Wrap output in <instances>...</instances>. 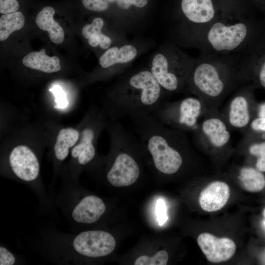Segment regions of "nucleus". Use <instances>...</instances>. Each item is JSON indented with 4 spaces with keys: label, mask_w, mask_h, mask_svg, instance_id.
Here are the masks:
<instances>
[{
    "label": "nucleus",
    "mask_w": 265,
    "mask_h": 265,
    "mask_svg": "<svg viewBox=\"0 0 265 265\" xmlns=\"http://www.w3.org/2000/svg\"><path fill=\"white\" fill-rule=\"evenodd\" d=\"M242 60L236 56L200 52L185 90L200 99L208 109H219L229 95L249 81Z\"/></svg>",
    "instance_id": "obj_1"
},
{
    "label": "nucleus",
    "mask_w": 265,
    "mask_h": 265,
    "mask_svg": "<svg viewBox=\"0 0 265 265\" xmlns=\"http://www.w3.org/2000/svg\"><path fill=\"white\" fill-rule=\"evenodd\" d=\"M251 22L240 12H229L174 41L200 52L243 58L251 51Z\"/></svg>",
    "instance_id": "obj_2"
},
{
    "label": "nucleus",
    "mask_w": 265,
    "mask_h": 265,
    "mask_svg": "<svg viewBox=\"0 0 265 265\" xmlns=\"http://www.w3.org/2000/svg\"><path fill=\"white\" fill-rule=\"evenodd\" d=\"M132 120L143 154L150 159L155 169L165 175L180 171L185 156L193 151L187 132L167 127L152 115Z\"/></svg>",
    "instance_id": "obj_3"
},
{
    "label": "nucleus",
    "mask_w": 265,
    "mask_h": 265,
    "mask_svg": "<svg viewBox=\"0 0 265 265\" xmlns=\"http://www.w3.org/2000/svg\"><path fill=\"white\" fill-rule=\"evenodd\" d=\"M168 93L148 68L123 73L110 95L109 115L113 120L151 115Z\"/></svg>",
    "instance_id": "obj_4"
},
{
    "label": "nucleus",
    "mask_w": 265,
    "mask_h": 265,
    "mask_svg": "<svg viewBox=\"0 0 265 265\" xmlns=\"http://www.w3.org/2000/svg\"><path fill=\"white\" fill-rule=\"evenodd\" d=\"M113 159L106 174L111 186L124 187L136 182L141 174L138 156L143 154L138 138L119 122L110 127Z\"/></svg>",
    "instance_id": "obj_5"
},
{
    "label": "nucleus",
    "mask_w": 265,
    "mask_h": 265,
    "mask_svg": "<svg viewBox=\"0 0 265 265\" xmlns=\"http://www.w3.org/2000/svg\"><path fill=\"white\" fill-rule=\"evenodd\" d=\"M195 60L172 42L153 54L148 68L164 90L177 93L185 90Z\"/></svg>",
    "instance_id": "obj_6"
},
{
    "label": "nucleus",
    "mask_w": 265,
    "mask_h": 265,
    "mask_svg": "<svg viewBox=\"0 0 265 265\" xmlns=\"http://www.w3.org/2000/svg\"><path fill=\"white\" fill-rule=\"evenodd\" d=\"M80 192L77 186L62 187L56 198V205L75 226L96 223L106 210L101 198L92 194L82 195Z\"/></svg>",
    "instance_id": "obj_7"
},
{
    "label": "nucleus",
    "mask_w": 265,
    "mask_h": 265,
    "mask_svg": "<svg viewBox=\"0 0 265 265\" xmlns=\"http://www.w3.org/2000/svg\"><path fill=\"white\" fill-rule=\"evenodd\" d=\"M211 110L196 97L163 102L151 114L170 128L191 132L202 117Z\"/></svg>",
    "instance_id": "obj_8"
},
{
    "label": "nucleus",
    "mask_w": 265,
    "mask_h": 265,
    "mask_svg": "<svg viewBox=\"0 0 265 265\" xmlns=\"http://www.w3.org/2000/svg\"><path fill=\"white\" fill-rule=\"evenodd\" d=\"M231 130L219 109L211 110L191 132L193 145L212 152L231 150Z\"/></svg>",
    "instance_id": "obj_9"
},
{
    "label": "nucleus",
    "mask_w": 265,
    "mask_h": 265,
    "mask_svg": "<svg viewBox=\"0 0 265 265\" xmlns=\"http://www.w3.org/2000/svg\"><path fill=\"white\" fill-rule=\"evenodd\" d=\"M9 164L14 175L28 185L39 198L42 204L50 209L52 206L45 187L38 183L40 163L36 155L28 147L19 145L11 152Z\"/></svg>",
    "instance_id": "obj_10"
},
{
    "label": "nucleus",
    "mask_w": 265,
    "mask_h": 265,
    "mask_svg": "<svg viewBox=\"0 0 265 265\" xmlns=\"http://www.w3.org/2000/svg\"><path fill=\"white\" fill-rule=\"evenodd\" d=\"M250 87L244 84L231 95L221 111L223 119L231 130L245 133L252 121L253 104Z\"/></svg>",
    "instance_id": "obj_11"
},
{
    "label": "nucleus",
    "mask_w": 265,
    "mask_h": 265,
    "mask_svg": "<svg viewBox=\"0 0 265 265\" xmlns=\"http://www.w3.org/2000/svg\"><path fill=\"white\" fill-rule=\"evenodd\" d=\"M197 243L208 261L217 263L227 261L235 254V243L227 238H218L207 233L200 234Z\"/></svg>",
    "instance_id": "obj_12"
},
{
    "label": "nucleus",
    "mask_w": 265,
    "mask_h": 265,
    "mask_svg": "<svg viewBox=\"0 0 265 265\" xmlns=\"http://www.w3.org/2000/svg\"><path fill=\"white\" fill-rule=\"evenodd\" d=\"M138 53V48L132 44L114 46L107 49L100 57L99 64L104 69L118 66L122 74Z\"/></svg>",
    "instance_id": "obj_13"
},
{
    "label": "nucleus",
    "mask_w": 265,
    "mask_h": 265,
    "mask_svg": "<svg viewBox=\"0 0 265 265\" xmlns=\"http://www.w3.org/2000/svg\"><path fill=\"white\" fill-rule=\"evenodd\" d=\"M230 188L225 183L216 181L209 184L201 192L199 203L201 208L207 212L221 209L230 197Z\"/></svg>",
    "instance_id": "obj_14"
},
{
    "label": "nucleus",
    "mask_w": 265,
    "mask_h": 265,
    "mask_svg": "<svg viewBox=\"0 0 265 265\" xmlns=\"http://www.w3.org/2000/svg\"><path fill=\"white\" fill-rule=\"evenodd\" d=\"M96 132L93 128L87 127L81 132L80 142L72 150V157L77 159L80 165H85L91 162L96 154L94 141Z\"/></svg>",
    "instance_id": "obj_15"
},
{
    "label": "nucleus",
    "mask_w": 265,
    "mask_h": 265,
    "mask_svg": "<svg viewBox=\"0 0 265 265\" xmlns=\"http://www.w3.org/2000/svg\"><path fill=\"white\" fill-rule=\"evenodd\" d=\"M148 3V0H82L86 9L95 12H103L114 6L125 13L132 8H144Z\"/></svg>",
    "instance_id": "obj_16"
},
{
    "label": "nucleus",
    "mask_w": 265,
    "mask_h": 265,
    "mask_svg": "<svg viewBox=\"0 0 265 265\" xmlns=\"http://www.w3.org/2000/svg\"><path fill=\"white\" fill-rule=\"evenodd\" d=\"M55 10L51 6L44 7L37 15L35 22L41 29L47 31L50 40L54 43H62L64 32L61 26L54 20Z\"/></svg>",
    "instance_id": "obj_17"
},
{
    "label": "nucleus",
    "mask_w": 265,
    "mask_h": 265,
    "mask_svg": "<svg viewBox=\"0 0 265 265\" xmlns=\"http://www.w3.org/2000/svg\"><path fill=\"white\" fill-rule=\"evenodd\" d=\"M22 62L27 67L47 73L56 72L61 69L59 58L47 55L44 49L28 53L23 58Z\"/></svg>",
    "instance_id": "obj_18"
},
{
    "label": "nucleus",
    "mask_w": 265,
    "mask_h": 265,
    "mask_svg": "<svg viewBox=\"0 0 265 265\" xmlns=\"http://www.w3.org/2000/svg\"><path fill=\"white\" fill-rule=\"evenodd\" d=\"M238 179L241 187L246 191L257 192L265 187V177L256 168L250 166L241 167Z\"/></svg>",
    "instance_id": "obj_19"
},
{
    "label": "nucleus",
    "mask_w": 265,
    "mask_h": 265,
    "mask_svg": "<svg viewBox=\"0 0 265 265\" xmlns=\"http://www.w3.org/2000/svg\"><path fill=\"white\" fill-rule=\"evenodd\" d=\"M79 138V132L74 129L60 130L54 146V155L57 160L61 161L66 159L69 148L76 144Z\"/></svg>",
    "instance_id": "obj_20"
},
{
    "label": "nucleus",
    "mask_w": 265,
    "mask_h": 265,
    "mask_svg": "<svg viewBox=\"0 0 265 265\" xmlns=\"http://www.w3.org/2000/svg\"><path fill=\"white\" fill-rule=\"evenodd\" d=\"M25 22V17L20 11L3 14L0 18V40H5L12 32L21 29Z\"/></svg>",
    "instance_id": "obj_21"
},
{
    "label": "nucleus",
    "mask_w": 265,
    "mask_h": 265,
    "mask_svg": "<svg viewBox=\"0 0 265 265\" xmlns=\"http://www.w3.org/2000/svg\"><path fill=\"white\" fill-rule=\"evenodd\" d=\"M168 254L165 250H161L153 256L142 255L135 261V265H165L168 260Z\"/></svg>",
    "instance_id": "obj_22"
},
{
    "label": "nucleus",
    "mask_w": 265,
    "mask_h": 265,
    "mask_svg": "<svg viewBox=\"0 0 265 265\" xmlns=\"http://www.w3.org/2000/svg\"><path fill=\"white\" fill-rule=\"evenodd\" d=\"M104 25L105 22L102 18H94L91 24L86 25L82 28V34L83 37L88 39L93 35L102 33Z\"/></svg>",
    "instance_id": "obj_23"
},
{
    "label": "nucleus",
    "mask_w": 265,
    "mask_h": 265,
    "mask_svg": "<svg viewBox=\"0 0 265 265\" xmlns=\"http://www.w3.org/2000/svg\"><path fill=\"white\" fill-rule=\"evenodd\" d=\"M19 263V259L7 247L2 245L0 246V265H14Z\"/></svg>",
    "instance_id": "obj_24"
},
{
    "label": "nucleus",
    "mask_w": 265,
    "mask_h": 265,
    "mask_svg": "<svg viewBox=\"0 0 265 265\" xmlns=\"http://www.w3.org/2000/svg\"><path fill=\"white\" fill-rule=\"evenodd\" d=\"M49 91L52 92L55 97L57 108H64L67 106L68 102L65 93L60 86L55 85L51 88Z\"/></svg>",
    "instance_id": "obj_25"
},
{
    "label": "nucleus",
    "mask_w": 265,
    "mask_h": 265,
    "mask_svg": "<svg viewBox=\"0 0 265 265\" xmlns=\"http://www.w3.org/2000/svg\"><path fill=\"white\" fill-rule=\"evenodd\" d=\"M19 4L17 0H0V13L5 14L17 11Z\"/></svg>",
    "instance_id": "obj_26"
},
{
    "label": "nucleus",
    "mask_w": 265,
    "mask_h": 265,
    "mask_svg": "<svg viewBox=\"0 0 265 265\" xmlns=\"http://www.w3.org/2000/svg\"><path fill=\"white\" fill-rule=\"evenodd\" d=\"M156 213L157 221L160 225L165 223L168 219L166 208L164 201L162 199L158 200L156 206Z\"/></svg>",
    "instance_id": "obj_27"
},
{
    "label": "nucleus",
    "mask_w": 265,
    "mask_h": 265,
    "mask_svg": "<svg viewBox=\"0 0 265 265\" xmlns=\"http://www.w3.org/2000/svg\"><path fill=\"white\" fill-rule=\"evenodd\" d=\"M249 128L254 132H265V117H258L253 119Z\"/></svg>",
    "instance_id": "obj_28"
},
{
    "label": "nucleus",
    "mask_w": 265,
    "mask_h": 265,
    "mask_svg": "<svg viewBox=\"0 0 265 265\" xmlns=\"http://www.w3.org/2000/svg\"><path fill=\"white\" fill-rule=\"evenodd\" d=\"M257 78L259 84L265 88V59L263 60L258 68Z\"/></svg>",
    "instance_id": "obj_29"
},
{
    "label": "nucleus",
    "mask_w": 265,
    "mask_h": 265,
    "mask_svg": "<svg viewBox=\"0 0 265 265\" xmlns=\"http://www.w3.org/2000/svg\"><path fill=\"white\" fill-rule=\"evenodd\" d=\"M256 168L262 172H265V150L257 157Z\"/></svg>",
    "instance_id": "obj_30"
},
{
    "label": "nucleus",
    "mask_w": 265,
    "mask_h": 265,
    "mask_svg": "<svg viewBox=\"0 0 265 265\" xmlns=\"http://www.w3.org/2000/svg\"><path fill=\"white\" fill-rule=\"evenodd\" d=\"M260 261L263 264L265 265V250H264L261 255Z\"/></svg>",
    "instance_id": "obj_31"
},
{
    "label": "nucleus",
    "mask_w": 265,
    "mask_h": 265,
    "mask_svg": "<svg viewBox=\"0 0 265 265\" xmlns=\"http://www.w3.org/2000/svg\"><path fill=\"white\" fill-rule=\"evenodd\" d=\"M263 215H264V217H265V209L263 211ZM263 222H264V225L265 226V220H264L263 221Z\"/></svg>",
    "instance_id": "obj_32"
}]
</instances>
